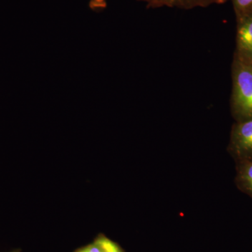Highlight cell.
Returning a JSON list of instances; mask_svg holds the SVG:
<instances>
[{
  "instance_id": "1",
  "label": "cell",
  "mask_w": 252,
  "mask_h": 252,
  "mask_svg": "<svg viewBox=\"0 0 252 252\" xmlns=\"http://www.w3.org/2000/svg\"><path fill=\"white\" fill-rule=\"evenodd\" d=\"M230 108L236 122L252 118V65L233 57Z\"/></svg>"
},
{
  "instance_id": "2",
  "label": "cell",
  "mask_w": 252,
  "mask_h": 252,
  "mask_svg": "<svg viewBox=\"0 0 252 252\" xmlns=\"http://www.w3.org/2000/svg\"><path fill=\"white\" fill-rule=\"evenodd\" d=\"M229 147L239 162L252 160V118L235 123L230 135Z\"/></svg>"
},
{
  "instance_id": "3",
  "label": "cell",
  "mask_w": 252,
  "mask_h": 252,
  "mask_svg": "<svg viewBox=\"0 0 252 252\" xmlns=\"http://www.w3.org/2000/svg\"><path fill=\"white\" fill-rule=\"evenodd\" d=\"M236 47L234 56L252 65V13L236 18Z\"/></svg>"
},
{
  "instance_id": "4",
  "label": "cell",
  "mask_w": 252,
  "mask_h": 252,
  "mask_svg": "<svg viewBox=\"0 0 252 252\" xmlns=\"http://www.w3.org/2000/svg\"><path fill=\"white\" fill-rule=\"evenodd\" d=\"M151 8H177L181 9H193L205 8L214 4H225L228 0H140ZM106 0H91L90 6L94 9L106 7Z\"/></svg>"
},
{
  "instance_id": "5",
  "label": "cell",
  "mask_w": 252,
  "mask_h": 252,
  "mask_svg": "<svg viewBox=\"0 0 252 252\" xmlns=\"http://www.w3.org/2000/svg\"><path fill=\"white\" fill-rule=\"evenodd\" d=\"M237 183L242 190L252 197V160L240 162Z\"/></svg>"
},
{
  "instance_id": "6",
  "label": "cell",
  "mask_w": 252,
  "mask_h": 252,
  "mask_svg": "<svg viewBox=\"0 0 252 252\" xmlns=\"http://www.w3.org/2000/svg\"><path fill=\"white\" fill-rule=\"evenodd\" d=\"M236 18L252 13V0H232Z\"/></svg>"
},
{
  "instance_id": "7",
  "label": "cell",
  "mask_w": 252,
  "mask_h": 252,
  "mask_svg": "<svg viewBox=\"0 0 252 252\" xmlns=\"http://www.w3.org/2000/svg\"><path fill=\"white\" fill-rule=\"evenodd\" d=\"M96 241L99 244L105 252H123L117 244L105 237H99Z\"/></svg>"
},
{
  "instance_id": "8",
  "label": "cell",
  "mask_w": 252,
  "mask_h": 252,
  "mask_svg": "<svg viewBox=\"0 0 252 252\" xmlns=\"http://www.w3.org/2000/svg\"><path fill=\"white\" fill-rule=\"evenodd\" d=\"M79 251L80 252H105L97 241Z\"/></svg>"
},
{
  "instance_id": "9",
  "label": "cell",
  "mask_w": 252,
  "mask_h": 252,
  "mask_svg": "<svg viewBox=\"0 0 252 252\" xmlns=\"http://www.w3.org/2000/svg\"><path fill=\"white\" fill-rule=\"evenodd\" d=\"M77 252H80V251Z\"/></svg>"
},
{
  "instance_id": "10",
  "label": "cell",
  "mask_w": 252,
  "mask_h": 252,
  "mask_svg": "<svg viewBox=\"0 0 252 252\" xmlns=\"http://www.w3.org/2000/svg\"></svg>"
}]
</instances>
